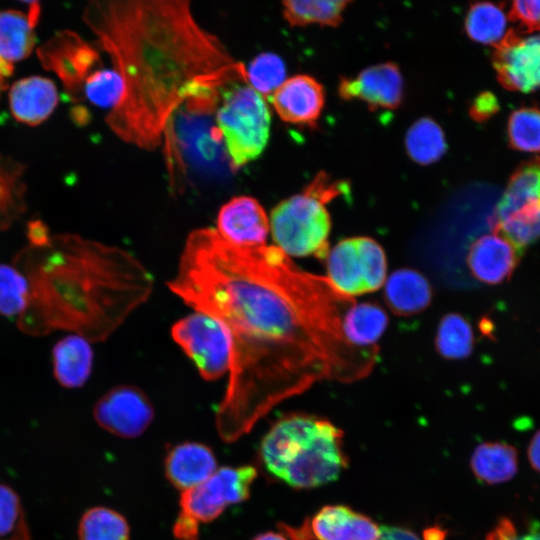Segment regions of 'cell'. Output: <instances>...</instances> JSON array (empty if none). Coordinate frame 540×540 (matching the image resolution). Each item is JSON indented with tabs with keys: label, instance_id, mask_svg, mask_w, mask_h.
<instances>
[{
	"label": "cell",
	"instance_id": "6da1fadb",
	"mask_svg": "<svg viewBox=\"0 0 540 540\" xmlns=\"http://www.w3.org/2000/svg\"><path fill=\"white\" fill-rule=\"evenodd\" d=\"M167 286L228 334V381L215 414L222 441L235 442L325 376L314 339L335 328L343 298L275 245L238 246L216 228L193 230Z\"/></svg>",
	"mask_w": 540,
	"mask_h": 540
},
{
	"label": "cell",
	"instance_id": "7a4b0ae2",
	"mask_svg": "<svg viewBox=\"0 0 540 540\" xmlns=\"http://www.w3.org/2000/svg\"><path fill=\"white\" fill-rule=\"evenodd\" d=\"M83 20L123 83L105 121L137 148L156 149L183 103L214 108L225 86L247 83L244 64L196 21L189 1H92Z\"/></svg>",
	"mask_w": 540,
	"mask_h": 540
},
{
	"label": "cell",
	"instance_id": "3957f363",
	"mask_svg": "<svg viewBox=\"0 0 540 540\" xmlns=\"http://www.w3.org/2000/svg\"><path fill=\"white\" fill-rule=\"evenodd\" d=\"M12 264L29 288L16 325L33 337L66 331L103 342L147 302L154 287L152 273L131 252L77 234L28 244Z\"/></svg>",
	"mask_w": 540,
	"mask_h": 540
},
{
	"label": "cell",
	"instance_id": "277c9868",
	"mask_svg": "<svg viewBox=\"0 0 540 540\" xmlns=\"http://www.w3.org/2000/svg\"><path fill=\"white\" fill-rule=\"evenodd\" d=\"M258 463L272 479L294 489H311L336 480L348 466L343 431L307 413L277 419L262 438Z\"/></svg>",
	"mask_w": 540,
	"mask_h": 540
},
{
	"label": "cell",
	"instance_id": "5b68a950",
	"mask_svg": "<svg viewBox=\"0 0 540 540\" xmlns=\"http://www.w3.org/2000/svg\"><path fill=\"white\" fill-rule=\"evenodd\" d=\"M216 110L218 138L222 139L229 166L237 171L256 160L267 146L271 115L264 97L244 82L221 90Z\"/></svg>",
	"mask_w": 540,
	"mask_h": 540
},
{
	"label": "cell",
	"instance_id": "8992f818",
	"mask_svg": "<svg viewBox=\"0 0 540 540\" xmlns=\"http://www.w3.org/2000/svg\"><path fill=\"white\" fill-rule=\"evenodd\" d=\"M332 192L319 182L279 202L269 217L274 245L290 258L327 257L331 221L326 202Z\"/></svg>",
	"mask_w": 540,
	"mask_h": 540
},
{
	"label": "cell",
	"instance_id": "52a82bcc",
	"mask_svg": "<svg viewBox=\"0 0 540 540\" xmlns=\"http://www.w3.org/2000/svg\"><path fill=\"white\" fill-rule=\"evenodd\" d=\"M386 273L385 253L369 237L344 239L328 252L326 279L345 297L378 290L386 281Z\"/></svg>",
	"mask_w": 540,
	"mask_h": 540
},
{
	"label": "cell",
	"instance_id": "ba28073f",
	"mask_svg": "<svg viewBox=\"0 0 540 540\" xmlns=\"http://www.w3.org/2000/svg\"><path fill=\"white\" fill-rule=\"evenodd\" d=\"M495 227L519 251L540 237V160L512 176L497 204Z\"/></svg>",
	"mask_w": 540,
	"mask_h": 540
},
{
	"label": "cell",
	"instance_id": "9c48e42d",
	"mask_svg": "<svg viewBox=\"0 0 540 540\" xmlns=\"http://www.w3.org/2000/svg\"><path fill=\"white\" fill-rule=\"evenodd\" d=\"M171 336L204 380L214 381L228 374L229 337L215 318L194 310L173 324Z\"/></svg>",
	"mask_w": 540,
	"mask_h": 540
},
{
	"label": "cell",
	"instance_id": "30bf717a",
	"mask_svg": "<svg viewBox=\"0 0 540 540\" xmlns=\"http://www.w3.org/2000/svg\"><path fill=\"white\" fill-rule=\"evenodd\" d=\"M257 475L254 465L217 468L204 482L181 492L180 512L198 524L210 523L229 506L248 500Z\"/></svg>",
	"mask_w": 540,
	"mask_h": 540
},
{
	"label": "cell",
	"instance_id": "8fae6325",
	"mask_svg": "<svg viewBox=\"0 0 540 540\" xmlns=\"http://www.w3.org/2000/svg\"><path fill=\"white\" fill-rule=\"evenodd\" d=\"M154 415V407L147 394L130 384L111 388L93 408L96 423L121 438L142 435L152 423Z\"/></svg>",
	"mask_w": 540,
	"mask_h": 540
},
{
	"label": "cell",
	"instance_id": "7c38bea8",
	"mask_svg": "<svg viewBox=\"0 0 540 540\" xmlns=\"http://www.w3.org/2000/svg\"><path fill=\"white\" fill-rule=\"evenodd\" d=\"M289 540H377L381 527L345 505H326L298 527L279 523Z\"/></svg>",
	"mask_w": 540,
	"mask_h": 540
},
{
	"label": "cell",
	"instance_id": "4fadbf2b",
	"mask_svg": "<svg viewBox=\"0 0 540 540\" xmlns=\"http://www.w3.org/2000/svg\"><path fill=\"white\" fill-rule=\"evenodd\" d=\"M38 56L45 69L57 74L73 99L82 96L85 81L100 65L96 50L71 31L56 33L39 48Z\"/></svg>",
	"mask_w": 540,
	"mask_h": 540
},
{
	"label": "cell",
	"instance_id": "5bb4252c",
	"mask_svg": "<svg viewBox=\"0 0 540 540\" xmlns=\"http://www.w3.org/2000/svg\"><path fill=\"white\" fill-rule=\"evenodd\" d=\"M495 66L512 90L528 93L540 88V33L508 38L499 46Z\"/></svg>",
	"mask_w": 540,
	"mask_h": 540
},
{
	"label": "cell",
	"instance_id": "9a60e30c",
	"mask_svg": "<svg viewBox=\"0 0 540 540\" xmlns=\"http://www.w3.org/2000/svg\"><path fill=\"white\" fill-rule=\"evenodd\" d=\"M216 230L232 244L259 246L266 244L270 222L265 209L256 198L239 195L221 206Z\"/></svg>",
	"mask_w": 540,
	"mask_h": 540
},
{
	"label": "cell",
	"instance_id": "2e32d148",
	"mask_svg": "<svg viewBox=\"0 0 540 540\" xmlns=\"http://www.w3.org/2000/svg\"><path fill=\"white\" fill-rule=\"evenodd\" d=\"M269 99L278 116L293 124L313 123L324 105L321 85L307 75L287 78Z\"/></svg>",
	"mask_w": 540,
	"mask_h": 540
},
{
	"label": "cell",
	"instance_id": "e0dca14e",
	"mask_svg": "<svg viewBox=\"0 0 540 540\" xmlns=\"http://www.w3.org/2000/svg\"><path fill=\"white\" fill-rule=\"evenodd\" d=\"M520 251L498 232L485 234L475 240L467 254L472 275L487 284L507 279L518 263Z\"/></svg>",
	"mask_w": 540,
	"mask_h": 540
},
{
	"label": "cell",
	"instance_id": "ac0fdd59",
	"mask_svg": "<svg viewBox=\"0 0 540 540\" xmlns=\"http://www.w3.org/2000/svg\"><path fill=\"white\" fill-rule=\"evenodd\" d=\"M217 470V459L206 444L186 441L171 447L164 459L167 480L181 492L191 489Z\"/></svg>",
	"mask_w": 540,
	"mask_h": 540
},
{
	"label": "cell",
	"instance_id": "d6986e66",
	"mask_svg": "<svg viewBox=\"0 0 540 540\" xmlns=\"http://www.w3.org/2000/svg\"><path fill=\"white\" fill-rule=\"evenodd\" d=\"M340 90L345 97L357 98L375 107L392 108L402 97L403 80L395 65L379 64L344 80Z\"/></svg>",
	"mask_w": 540,
	"mask_h": 540
},
{
	"label": "cell",
	"instance_id": "ffe728a7",
	"mask_svg": "<svg viewBox=\"0 0 540 540\" xmlns=\"http://www.w3.org/2000/svg\"><path fill=\"white\" fill-rule=\"evenodd\" d=\"M58 98L55 84L41 76L20 79L12 85L9 92L13 116L31 126L42 123L52 114Z\"/></svg>",
	"mask_w": 540,
	"mask_h": 540
},
{
	"label": "cell",
	"instance_id": "44dd1931",
	"mask_svg": "<svg viewBox=\"0 0 540 540\" xmlns=\"http://www.w3.org/2000/svg\"><path fill=\"white\" fill-rule=\"evenodd\" d=\"M94 353L86 338L68 334L59 339L52 349L53 374L62 387H82L89 379Z\"/></svg>",
	"mask_w": 540,
	"mask_h": 540
},
{
	"label": "cell",
	"instance_id": "7402d4cb",
	"mask_svg": "<svg viewBox=\"0 0 540 540\" xmlns=\"http://www.w3.org/2000/svg\"><path fill=\"white\" fill-rule=\"evenodd\" d=\"M385 299L397 314L410 315L421 312L431 302L432 289L428 280L413 269H399L384 283Z\"/></svg>",
	"mask_w": 540,
	"mask_h": 540
},
{
	"label": "cell",
	"instance_id": "603a6c76",
	"mask_svg": "<svg viewBox=\"0 0 540 540\" xmlns=\"http://www.w3.org/2000/svg\"><path fill=\"white\" fill-rule=\"evenodd\" d=\"M474 476L486 484H500L511 480L518 469L515 447L503 442H484L478 445L471 457Z\"/></svg>",
	"mask_w": 540,
	"mask_h": 540
},
{
	"label": "cell",
	"instance_id": "cb8c5ba5",
	"mask_svg": "<svg viewBox=\"0 0 540 540\" xmlns=\"http://www.w3.org/2000/svg\"><path fill=\"white\" fill-rule=\"evenodd\" d=\"M388 324V316L378 305L353 303L345 312L342 329L350 345L369 349L382 336Z\"/></svg>",
	"mask_w": 540,
	"mask_h": 540
},
{
	"label": "cell",
	"instance_id": "d4e9b609",
	"mask_svg": "<svg viewBox=\"0 0 540 540\" xmlns=\"http://www.w3.org/2000/svg\"><path fill=\"white\" fill-rule=\"evenodd\" d=\"M37 23L20 10L0 11V58L9 64L30 55L35 45Z\"/></svg>",
	"mask_w": 540,
	"mask_h": 540
},
{
	"label": "cell",
	"instance_id": "484cf974",
	"mask_svg": "<svg viewBox=\"0 0 540 540\" xmlns=\"http://www.w3.org/2000/svg\"><path fill=\"white\" fill-rule=\"evenodd\" d=\"M24 166L0 153V230L10 228L26 211Z\"/></svg>",
	"mask_w": 540,
	"mask_h": 540
},
{
	"label": "cell",
	"instance_id": "4316f807",
	"mask_svg": "<svg viewBox=\"0 0 540 540\" xmlns=\"http://www.w3.org/2000/svg\"><path fill=\"white\" fill-rule=\"evenodd\" d=\"M465 29L469 37L478 43L500 46L508 39V16L496 4L477 3L467 13Z\"/></svg>",
	"mask_w": 540,
	"mask_h": 540
},
{
	"label": "cell",
	"instance_id": "83f0119b",
	"mask_svg": "<svg viewBox=\"0 0 540 540\" xmlns=\"http://www.w3.org/2000/svg\"><path fill=\"white\" fill-rule=\"evenodd\" d=\"M77 536L78 540H129L130 526L118 511L106 506H94L82 514Z\"/></svg>",
	"mask_w": 540,
	"mask_h": 540
},
{
	"label": "cell",
	"instance_id": "f1b7e54d",
	"mask_svg": "<svg viewBox=\"0 0 540 540\" xmlns=\"http://www.w3.org/2000/svg\"><path fill=\"white\" fill-rule=\"evenodd\" d=\"M405 144L409 156L420 164L439 160L447 148L441 127L428 118L416 121L409 128Z\"/></svg>",
	"mask_w": 540,
	"mask_h": 540
},
{
	"label": "cell",
	"instance_id": "f546056e",
	"mask_svg": "<svg viewBox=\"0 0 540 540\" xmlns=\"http://www.w3.org/2000/svg\"><path fill=\"white\" fill-rule=\"evenodd\" d=\"M436 348L447 359L466 358L473 348L470 323L458 313L446 314L439 323Z\"/></svg>",
	"mask_w": 540,
	"mask_h": 540
},
{
	"label": "cell",
	"instance_id": "4dcf8cb0",
	"mask_svg": "<svg viewBox=\"0 0 540 540\" xmlns=\"http://www.w3.org/2000/svg\"><path fill=\"white\" fill-rule=\"evenodd\" d=\"M344 7V1H285L283 15L291 25L333 24L340 18Z\"/></svg>",
	"mask_w": 540,
	"mask_h": 540
},
{
	"label": "cell",
	"instance_id": "1f68e13d",
	"mask_svg": "<svg viewBox=\"0 0 540 540\" xmlns=\"http://www.w3.org/2000/svg\"><path fill=\"white\" fill-rule=\"evenodd\" d=\"M283 59L275 53L257 55L246 68L247 84L256 92L270 97L287 79Z\"/></svg>",
	"mask_w": 540,
	"mask_h": 540
},
{
	"label": "cell",
	"instance_id": "d6a6232c",
	"mask_svg": "<svg viewBox=\"0 0 540 540\" xmlns=\"http://www.w3.org/2000/svg\"><path fill=\"white\" fill-rule=\"evenodd\" d=\"M28 294L25 276L12 263H0V314L17 319L27 306Z\"/></svg>",
	"mask_w": 540,
	"mask_h": 540
},
{
	"label": "cell",
	"instance_id": "836d02e7",
	"mask_svg": "<svg viewBox=\"0 0 540 540\" xmlns=\"http://www.w3.org/2000/svg\"><path fill=\"white\" fill-rule=\"evenodd\" d=\"M508 135L511 144L523 152H540V110L521 108L510 116Z\"/></svg>",
	"mask_w": 540,
	"mask_h": 540
},
{
	"label": "cell",
	"instance_id": "e575fe53",
	"mask_svg": "<svg viewBox=\"0 0 540 540\" xmlns=\"http://www.w3.org/2000/svg\"><path fill=\"white\" fill-rule=\"evenodd\" d=\"M123 83L118 73L113 70L94 71L85 81L82 96L100 107L112 109L120 100Z\"/></svg>",
	"mask_w": 540,
	"mask_h": 540
},
{
	"label": "cell",
	"instance_id": "d590c367",
	"mask_svg": "<svg viewBox=\"0 0 540 540\" xmlns=\"http://www.w3.org/2000/svg\"><path fill=\"white\" fill-rule=\"evenodd\" d=\"M26 520L18 493L0 483V540L11 536Z\"/></svg>",
	"mask_w": 540,
	"mask_h": 540
},
{
	"label": "cell",
	"instance_id": "8d00e7d4",
	"mask_svg": "<svg viewBox=\"0 0 540 540\" xmlns=\"http://www.w3.org/2000/svg\"><path fill=\"white\" fill-rule=\"evenodd\" d=\"M486 540H540V524L533 522L524 533H519L514 523L503 518L487 535Z\"/></svg>",
	"mask_w": 540,
	"mask_h": 540
},
{
	"label": "cell",
	"instance_id": "74e56055",
	"mask_svg": "<svg viewBox=\"0 0 540 540\" xmlns=\"http://www.w3.org/2000/svg\"><path fill=\"white\" fill-rule=\"evenodd\" d=\"M512 13L520 23L531 29H540V1H515L512 4Z\"/></svg>",
	"mask_w": 540,
	"mask_h": 540
},
{
	"label": "cell",
	"instance_id": "f35d334b",
	"mask_svg": "<svg viewBox=\"0 0 540 540\" xmlns=\"http://www.w3.org/2000/svg\"><path fill=\"white\" fill-rule=\"evenodd\" d=\"M199 525L187 515L179 512L172 528L173 535L178 540H198Z\"/></svg>",
	"mask_w": 540,
	"mask_h": 540
},
{
	"label": "cell",
	"instance_id": "ab89813d",
	"mask_svg": "<svg viewBox=\"0 0 540 540\" xmlns=\"http://www.w3.org/2000/svg\"><path fill=\"white\" fill-rule=\"evenodd\" d=\"M51 237L48 227L40 220L31 221L27 227V238L30 245L41 246Z\"/></svg>",
	"mask_w": 540,
	"mask_h": 540
},
{
	"label": "cell",
	"instance_id": "60d3db41",
	"mask_svg": "<svg viewBox=\"0 0 540 540\" xmlns=\"http://www.w3.org/2000/svg\"><path fill=\"white\" fill-rule=\"evenodd\" d=\"M377 540H420V538L409 529L396 526H384L381 527V534Z\"/></svg>",
	"mask_w": 540,
	"mask_h": 540
},
{
	"label": "cell",
	"instance_id": "b9f144b4",
	"mask_svg": "<svg viewBox=\"0 0 540 540\" xmlns=\"http://www.w3.org/2000/svg\"><path fill=\"white\" fill-rule=\"evenodd\" d=\"M528 459L531 466L540 472V430L536 432L529 443Z\"/></svg>",
	"mask_w": 540,
	"mask_h": 540
},
{
	"label": "cell",
	"instance_id": "7bdbcfd3",
	"mask_svg": "<svg viewBox=\"0 0 540 540\" xmlns=\"http://www.w3.org/2000/svg\"><path fill=\"white\" fill-rule=\"evenodd\" d=\"M475 112L480 116H487L496 109V99L493 96L485 95L478 98L475 105Z\"/></svg>",
	"mask_w": 540,
	"mask_h": 540
},
{
	"label": "cell",
	"instance_id": "ee69618b",
	"mask_svg": "<svg viewBox=\"0 0 540 540\" xmlns=\"http://www.w3.org/2000/svg\"><path fill=\"white\" fill-rule=\"evenodd\" d=\"M2 540H32L26 521L24 520L11 536Z\"/></svg>",
	"mask_w": 540,
	"mask_h": 540
},
{
	"label": "cell",
	"instance_id": "f6af8a7d",
	"mask_svg": "<svg viewBox=\"0 0 540 540\" xmlns=\"http://www.w3.org/2000/svg\"><path fill=\"white\" fill-rule=\"evenodd\" d=\"M13 72V65L0 58V94L7 87L5 78Z\"/></svg>",
	"mask_w": 540,
	"mask_h": 540
},
{
	"label": "cell",
	"instance_id": "bcb514c9",
	"mask_svg": "<svg viewBox=\"0 0 540 540\" xmlns=\"http://www.w3.org/2000/svg\"><path fill=\"white\" fill-rule=\"evenodd\" d=\"M252 540H289L282 532L266 531L256 535Z\"/></svg>",
	"mask_w": 540,
	"mask_h": 540
}]
</instances>
